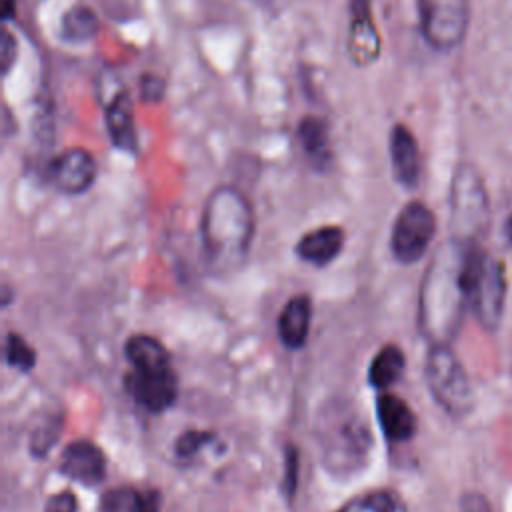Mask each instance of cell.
<instances>
[{
  "label": "cell",
  "mask_w": 512,
  "mask_h": 512,
  "mask_svg": "<svg viewBox=\"0 0 512 512\" xmlns=\"http://www.w3.org/2000/svg\"><path fill=\"white\" fill-rule=\"evenodd\" d=\"M338 512H406V508L392 492L374 490L350 500Z\"/></svg>",
  "instance_id": "obj_21"
},
{
  "label": "cell",
  "mask_w": 512,
  "mask_h": 512,
  "mask_svg": "<svg viewBox=\"0 0 512 512\" xmlns=\"http://www.w3.org/2000/svg\"><path fill=\"white\" fill-rule=\"evenodd\" d=\"M404 366H406L404 352L394 344H386L374 354L368 368V380L374 388L386 390L402 376Z\"/></svg>",
  "instance_id": "obj_18"
},
{
  "label": "cell",
  "mask_w": 512,
  "mask_h": 512,
  "mask_svg": "<svg viewBox=\"0 0 512 512\" xmlns=\"http://www.w3.org/2000/svg\"><path fill=\"white\" fill-rule=\"evenodd\" d=\"M100 22L90 6L78 4L64 12L60 22V36L70 44H82L98 34Z\"/></svg>",
  "instance_id": "obj_19"
},
{
  "label": "cell",
  "mask_w": 512,
  "mask_h": 512,
  "mask_svg": "<svg viewBox=\"0 0 512 512\" xmlns=\"http://www.w3.org/2000/svg\"><path fill=\"white\" fill-rule=\"evenodd\" d=\"M390 164L400 186L414 188L418 184L420 150L414 134L404 124H394L390 132Z\"/></svg>",
  "instance_id": "obj_11"
},
{
  "label": "cell",
  "mask_w": 512,
  "mask_h": 512,
  "mask_svg": "<svg viewBox=\"0 0 512 512\" xmlns=\"http://www.w3.org/2000/svg\"><path fill=\"white\" fill-rule=\"evenodd\" d=\"M372 0H350V18L372 16Z\"/></svg>",
  "instance_id": "obj_32"
},
{
  "label": "cell",
  "mask_w": 512,
  "mask_h": 512,
  "mask_svg": "<svg viewBox=\"0 0 512 512\" xmlns=\"http://www.w3.org/2000/svg\"><path fill=\"white\" fill-rule=\"evenodd\" d=\"M124 354L132 366H154L170 362L164 344L150 334H134L124 344Z\"/></svg>",
  "instance_id": "obj_20"
},
{
  "label": "cell",
  "mask_w": 512,
  "mask_h": 512,
  "mask_svg": "<svg viewBox=\"0 0 512 512\" xmlns=\"http://www.w3.org/2000/svg\"><path fill=\"white\" fill-rule=\"evenodd\" d=\"M420 32L426 44L438 52H450L466 36L470 0H416Z\"/></svg>",
  "instance_id": "obj_6"
},
{
  "label": "cell",
  "mask_w": 512,
  "mask_h": 512,
  "mask_svg": "<svg viewBox=\"0 0 512 512\" xmlns=\"http://www.w3.org/2000/svg\"><path fill=\"white\" fill-rule=\"evenodd\" d=\"M16 12V0H4L2 2V18L4 20H10Z\"/></svg>",
  "instance_id": "obj_33"
},
{
  "label": "cell",
  "mask_w": 512,
  "mask_h": 512,
  "mask_svg": "<svg viewBox=\"0 0 512 512\" xmlns=\"http://www.w3.org/2000/svg\"><path fill=\"white\" fill-rule=\"evenodd\" d=\"M464 286L468 306L486 330H496L506 302L504 264L488 256L478 242H464Z\"/></svg>",
  "instance_id": "obj_3"
},
{
  "label": "cell",
  "mask_w": 512,
  "mask_h": 512,
  "mask_svg": "<svg viewBox=\"0 0 512 512\" xmlns=\"http://www.w3.org/2000/svg\"><path fill=\"white\" fill-rule=\"evenodd\" d=\"M310 318H312V304L310 298L298 294L290 298L278 318V336L280 342L290 348L298 350L306 344L310 332Z\"/></svg>",
  "instance_id": "obj_15"
},
{
  "label": "cell",
  "mask_w": 512,
  "mask_h": 512,
  "mask_svg": "<svg viewBox=\"0 0 512 512\" xmlns=\"http://www.w3.org/2000/svg\"><path fill=\"white\" fill-rule=\"evenodd\" d=\"M140 92L142 98L146 100H160L162 98V80L158 76H142L140 82Z\"/></svg>",
  "instance_id": "obj_30"
},
{
  "label": "cell",
  "mask_w": 512,
  "mask_h": 512,
  "mask_svg": "<svg viewBox=\"0 0 512 512\" xmlns=\"http://www.w3.org/2000/svg\"><path fill=\"white\" fill-rule=\"evenodd\" d=\"M284 462H286V480H284V488L286 492L292 496V492L296 490V470H298V452L292 444L286 446V454H284Z\"/></svg>",
  "instance_id": "obj_28"
},
{
  "label": "cell",
  "mask_w": 512,
  "mask_h": 512,
  "mask_svg": "<svg viewBox=\"0 0 512 512\" xmlns=\"http://www.w3.org/2000/svg\"><path fill=\"white\" fill-rule=\"evenodd\" d=\"M254 226L252 204L238 188H214L206 198L200 224L208 262L220 272L242 264L254 238Z\"/></svg>",
  "instance_id": "obj_2"
},
{
  "label": "cell",
  "mask_w": 512,
  "mask_h": 512,
  "mask_svg": "<svg viewBox=\"0 0 512 512\" xmlns=\"http://www.w3.org/2000/svg\"><path fill=\"white\" fill-rule=\"evenodd\" d=\"M18 44H16V38L10 34L8 28L2 30V36H0V64H2V72L6 74L14 60H16V54H18Z\"/></svg>",
  "instance_id": "obj_26"
},
{
  "label": "cell",
  "mask_w": 512,
  "mask_h": 512,
  "mask_svg": "<svg viewBox=\"0 0 512 512\" xmlns=\"http://www.w3.org/2000/svg\"><path fill=\"white\" fill-rule=\"evenodd\" d=\"M140 496L142 492L130 486L112 488L102 496L100 510L102 512H140Z\"/></svg>",
  "instance_id": "obj_23"
},
{
  "label": "cell",
  "mask_w": 512,
  "mask_h": 512,
  "mask_svg": "<svg viewBox=\"0 0 512 512\" xmlns=\"http://www.w3.org/2000/svg\"><path fill=\"white\" fill-rule=\"evenodd\" d=\"M4 358H6L8 366H12L20 372H30L36 364L34 348L16 332H8V336H6Z\"/></svg>",
  "instance_id": "obj_22"
},
{
  "label": "cell",
  "mask_w": 512,
  "mask_h": 512,
  "mask_svg": "<svg viewBox=\"0 0 512 512\" xmlns=\"http://www.w3.org/2000/svg\"><path fill=\"white\" fill-rule=\"evenodd\" d=\"M376 416L384 436L390 442H406L416 432L414 412L402 398L390 392H380L376 398Z\"/></svg>",
  "instance_id": "obj_13"
},
{
  "label": "cell",
  "mask_w": 512,
  "mask_h": 512,
  "mask_svg": "<svg viewBox=\"0 0 512 512\" xmlns=\"http://www.w3.org/2000/svg\"><path fill=\"white\" fill-rule=\"evenodd\" d=\"M98 174V166L94 156L80 146L66 148L60 152L48 166L50 184L70 196L84 194L92 188Z\"/></svg>",
  "instance_id": "obj_9"
},
{
  "label": "cell",
  "mask_w": 512,
  "mask_h": 512,
  "mask_svg": "<svg viewBox=\"0 0 512 512\" xmlns=\"http://www.w3.org/2000/svg\"><path fill=\"white\" fill-rule=\"evenodd\" d=\"M126 392L148 412H164L176 400V374L172 364L132 366L124 378Z\"/></svg>",
  "instance_id": "obj_8"
},
{
  "label": "cell",
  "mask_w": 512,
  "mask_h": 512,
  "mask_svg": "<svg viewBox=\"0 0 512 512\" xmlns=\"http://www.w3.org/2000/svg\"><path fill=\"white\" fill-rule=\"evenodd\" d=\"M76 510H78L76 496L68 490L52 494L44 504V512H76Z\"/></svg>",
  "instance_id": "obj_27"
},
{
  "label": "cell",
  "mask_w": 512,
  "mask_h": 512,
  "mask_svg": "<svg viewBox=\"0 0 512 512\" xmlns=\"http://www.w3.org/2000/svg\"><path fill=\"white\" fill-rule=\"evenodd\" d=\"M466 244L452 240L430 262L420 290V328L432 344H448L458 330L464 306Z\"/></svg>",
  "instance_id": "obj_1"
},
{
  "label": "cell",
  "mask_w": 512,
  "mask_h": 512,
  "mask_svg": "<svg viewBox=\"0 0 512 512\" xmlns=\"http://www.w3.org/2000/svg\"><path fill=\"white\" fill-rule=\"evenodd\" d=\"M212 440H214L212 432H206V430H186L184 434H180L176 438L174 452L178 454V458H190V456L198 454L200 448L210 444Z\"/></svg>",
  "instance_id": "obj_25"
},
{
  "label": "cell",
  "mask_w": 512,
  "mask_h": 512,
  "mask_svg": "<svg viewBox=\"0 0 512 512\" xmlns=\"http://www.w3.org/2000/svg\"><path fill=\"white\" fill-rule=\"evenodd\" d=\"M426 384L434 400L452 416L472 410L474 394L468 374L448 344H432L424 366Z\"/></svg>",
  "instance_id": "obj_5"
},
{
  "label": "cell",
  "mask_w": 512,
  "mask_h": 512,
  "mask_svg": "<svg viewBox=\"0 0 512 512\" xmlns=\"http://www.w3.org/2000/svg\"><path fill=\"white\" fill-rule=\"evenodd\" d=\"M436 232V218L424 202H408L396 216L390 248L398 262L412 264L418 262L428 250Z\"/></svg>",
  "instance_id": "obj_7"
},
{
  "label": "cell",
  "mask_w": 512,
  "mask_h": 512,
  "mask_svg": "<svg viewBox=\"0 0 512 512\" xmlns=\"http://www.w3.org/2000/svg\"><path fill=\"white\" fill-rule=\"evenodd\" d=\"M490 218L488 194L478 170L470 164H460L450 188V224L454 240L478 242Z\"/></svg>",
  "instance_id": "obj_4"
},
{
  "label": "cell",
  "mask_w": 512,
  "mask_h": 512,
  "mask_svg": "<svg viewBox=\"0 0 512 512\" xmlns=\"http://www.w3.org/2000/svg\"><path fill=\"white\" fill-rule=\"evenodd\" d=\"M460 512H492V508L482 494L468 492L460 500Z\"/></svg>",
  "instance_id": "obj_29"
},
{
  "label": "cell",
  "mask_w": 512,
  "mask_h": 512,
  "mask_svg": "<svg viewBox=\"0 0 512 512\" xmlns=\"http://www.w3.org/2000/svg\"><path fill=\"white\" fill-rule=\"evenodd\" d=\"M344 246V232L338 226H320L306 232L298 244L296 254L300 260L314 266H326L332 262Z\"/></svg>",
  "instance_id": "obj_14"
},
{
  "label": "cell",
  "mask_w": 512,
  "mask_h": 512,
  "mask_svg": "<svg viewBox=\"0 0 512 512\" xmlns=\"http://www.w3.org/2000/svg\"><path fill=\"white\" fill-rule=\"evenodd\" d=\"M60 472L78 484L98 486L106 476L104 452L90 440H74L60 456Z\"/></svg>",
  "instance_id": "obj_10"
},
{
  "label": "cell",
  "mask_w": 512,
  "mask_h": 512,
  "mask_svg": "<svg viewBox=\"0 0 512 512\" xmlns=\"http://www.w3.org/2000/svg\"><path fill=\"white\" fill-rule=\"evenodd\" d=\"M140 512H160V494L156 490H146L140 496Z\"/></svg>",
  "instance_id": "obj_31"
},
{
  "label": "cell",
  "mask_w": 512,
  "mask_h": 512,
  "mask_svg": "<svg viewBox=\"0 0 512 512\" xmlns=\"http://www.w3.org/2000/svg\"><path fill=\"white\" fill-rule=\"evenodd\" d=\"M106 128L112 146L122 152H136L138 132L134 122V106L128 92H116L106 106Z\"/></svg>",
  "instance_id": "obj_12"
},
{
  "label": "cell",
  "mask_w": 512,
  "mask_h": 512,
  "mask_svg": "<svg viewBox=\"0 0 512 512\" xmlns=\"http://www.w3.org/2000/svg\"><path fill=\"white\" fill-rule=\"evenodd\" d=\"M504 230H506V238H508V242L512 244V216L508 218V222H506V228H504Z\"/></svg>",
  "instance_id": "obj_34"
},
{
  "label": "cell",
  "mask_w": 512,
  "mask_h": 512,
  "mask_svg": "<svg viewBox=\"0 0 512 512\" xmlns=\"http://www.w3.org/2000/svg\"><path fill=\"white\" fill-rule=\"evenodd\" d=\"M298 144L306 160L316 168V170H326L332 164V144H330V134L328 126L324 124L322 118L318 116H304L298 122Z\"/></svg>",
  "instance_id": "obj_16"
},
{
  "label": "cell",
  "mask_w": 512,
  "mask_h": 512,
  "mask_svg": "<svg viewBox=\"0 0 512 512\" xmlns=\"http://www.w3.org/2000/svg\"><path fill=\"white\" fill-rule=\"evenodd\" d=\"M60 430H62V420L56 418V420H48L46 424H42L40 428H36L30 436V452L34 456H42L46 454L58 440L60 436Z\"/></svg>",
  "instance_id": "obj_24"
},
{
  "label": "cell",
  "mask_w": 512,
  "mask_h": 512,
  "mask_svg": "<svg viewBox=\"0 0 512 512\" xmlns=\"http://www.w3.org/2000/svg\"><path fill=\"white\" fill-rule=\"evenodd\" d=\"M346 48H348L350 60L356 66H370L380 58L382 38L378 34V28L372 16L350 18Z\"/></svg>",
  "instance_id": "obj_17"
}]
</instances>
